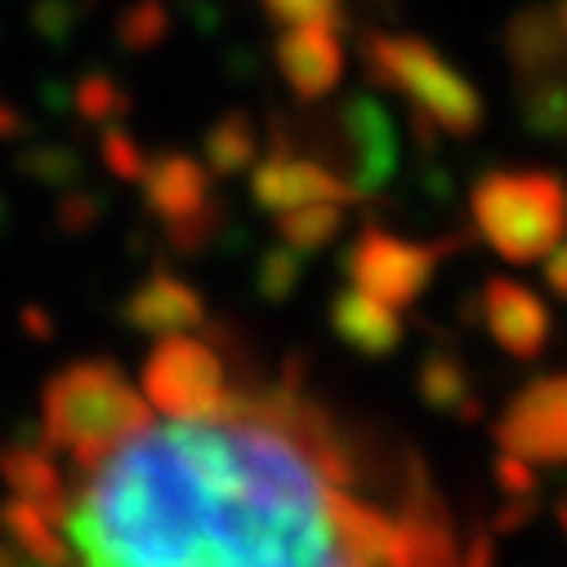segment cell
Segmentation results:
<instances>
[{
    "label": "cell",
    "mask_w": 567,
    "mask_h": 567,
    "mask_svg": "<svg viewBox=\"0 0 567 567\" xmlns=\"http://www.w3.org/2000/svg\"><path fill=\"white\" fill-rule=\"evenodd\" d=\"M85 567H461L465 545L430 478L393 509L331 483L241 389L219 415L134 434L63 514Z\"/></svg>",
    "instance_id": "obj_1"
},
{
    "label": "cell",
    "mask_w": 567,
    "mask_h": 567,
    "mask_svg": "<svg viewBox=\"0 0 567 567\" xmlns=\"http://www.w3.org/2000/svg\"><path fill=\"white\" fill-rule=\"evenodd\" d=\"M153 424V406L134 393L116 362H72L41 393V443L68 452L76 474L99 470L121 443Z\"/></svg>",
    "instance_id": "obj_2"
},
{
    "label": "cell",
    "mask_w": 567,
    "mask_h": 567,
    "mask_svg": "<svg viewBox=\"0 0 567 567\" xmlns=\"http://www.w3.org/2000/svg\"><path fill=\"white\" fill-rule=\"evenodd\" d=\"M470 210L474 228L509 264H540L567 237V184L554 171H487Z\"/></svg>",
    "instance_id": "obj_3"
},
{
    "label": "cell",
    "mask_w": 567,
    "mask_h": 567,
    "mask_svg": "<svg viewBox=\"0 0 567 567\" xmlns=\"http://www.w3.org/2000/svg\"><path fill=\"white\" fill-rule=\"evenodd\" d=\"M362 63L375 85L398 90L420 112V130H443L456 138L478 134V125H483L478 90L430 41L371 32L362 41Z\"/></svg>",
    "instance_id": "obj_4"
},
{
    "label": "cell",
    "mask_w": 567,
    "mask_h": 567,
    "mask_svg": "<svg viewBox=\"0 0 567 567\" xmlns=\"http://www.w3.org/2000/svg\"><path fill=\"white\" fill-rule=\"evenodd\" d=\"M318 138L322 148L331 153V171L349 179L353 197H375L393 184L398 175V162H402V148H398V125L389 116V107L358 90L349 94L322 125H318Z\"/></svg>",
    "instance_id": "obj_5"
},
{
    "label": "cell",
    "mask_w": 567,
    "mask_h": 567,
    "mask_svg": "<svg viewBox=\"0 0 567 567\" xmlns=\"http://www.w3.org/2000/svg\"><path fill=\"white\" fill-rule=\"evenodd\" d=\"M144 393L148 406L166 411L171 420L219 415L228 402V358L215 340L193 336H162L144 362Z\"/></svg>",
    "instance_id": "obj_6"
},
{
    "label": "cell",
    "mask_w": 567,
    "mask_h": 567,
    "mask_svg": "<svg viewBox=\"0 0 567 567\" xmlns=\"http://www.w3.org/2000/svg\"><path fill=\"white\" fill-rule=\"evenodd\" d=\"M144 202L166 224V241L179 255H202L224 228V206L210 188V171L188 153H157L144 162Z\"/></svg>",
    "instance_id": "obj_7"
},
{
    "label": "cell",
    "mask_w": 567,
    "mask_h": 567,
    "mask_svg": "<svg viewBox=\"0 0 567 567\" xmlns=\"http://www.w3.org/2000/svg\"><path fill=\"white\" fill-rule=\"evenodd\" d=\"M461 246L452 237L443 241H406V237H393L389 228L380 224H367L358 233V241L349 246L344 255V272L353 281V291L389 305V309H406L424 296V287H430V277L439 268V259Z\"/></svg>",
    "instance_id": "obj_8"
},
{
    "label": "cell",
    "mask_w": 567,
    "mask_h": 567,
    "mask_svg": "<svg viewBox=\"0 0 567 567\" xmlns=\"http://www.w3.org/2000/svg\"><path fill=\"white\" fill-rule=\"evenodd\" d=\"M501 452L527 465H567V371L540 375L496 420Z\"/></svg>",
    "instance_id": "obj_9"
},
{
    "label": "cell",
    "mask_w": 567,
    "mask_h": 567,
    "mask_svg": "<svg viewBox=\"0 0 567 567\" xmlns=\"http://www.w3.org/2000/svg\"><path fill=\"white\" fill-rule=\"evenodd\" d=\"M250 197L259 210H296V206H313V202H336V206L358 202L344 175H336L327 162L300 157L287 134H277V148L250 171Z\"/></svg>",
    "instance_id": "obj_10"
},
{
    "label": "cell",
    "mask_w": 567,
    "mask_h": 567,
    "mask_svg": "<svg viewBox=\"0 0 567 567\" xmlns=\"http://www.w3.org/2000/svg\"><path fill=\"white\" fill-rule=\"evenodd\" d=\"M478 305H483V327H487V336H492L509 358L536 362V358L549 349L554 318H549V309L540 305V296L527 291L523 281L492 277L487 287L478 291Z\"/></svg>",
    "instance_id": "obj_11"
},
{
    "label": "cell",
    "mask_w": 567,
    "mask_h": 567,
    "mask_svg": "<svg viewBox=\"0 0 567 567\" xmlns=\"http://www.w3.org/2000/svg\"><path fill=\"white\" fill-rule=\"evenodd\" d=\"M277 68L287 76V85L296 90V99H305V103L327 99L344 76L340 28H327V23L287 28L277 41Z\"/></svg>",
    "instance_id": "obj_12"
},
{
    "label": "cell",
    "mask_w": 567,
    "mask_h": 567,
    "mask_svg": "<svg viewBox=\"0 0 567 567\" xmlns=\"http://www.w3.org/2000/svg\"><path fill=\"white\" fill-rule=\"evenodd\" d=\"M121 318L144 336H179V331H193L206 322V300L179 272L157 268L130 291Z\"/></svg>",
    "instance_id": "obj_13"
},
{
    "label": "cell",
    "mask_w": 567,
    "mask_h": 567,
    "mask_svg": "<svg viewBox=\"0 0 567 567\" xmlns=\"http://www.w3.org/2000/svg\"><path fill=\"white\" fill-rule=\"evenodd\" d=\"M505 54H509L518 85L567 76V28L558 10H545V6L518 10L505 28Z\"/></svg>",
    "instance_id": "obj_14"
},
{
    "label": "cell",
    "mask_w": 567,
    "mask_h": 567,
    "mask_svg": "<svg viewBox=\"0 0 567 567\" xmlns=\"http://www.w3.org/2000/svg\"><path fill=\"white\" fill-rule=\"evenodd\" d=\"M0 478H6V487L19 501L45 509L50 518H63L68 514V483H63V474L54 465V452L41 439L37 443L14 439V443L0 447Z\"/></svg>",
    "instance_id": "obj_15"
},
{
    "label": "cell",
    "mask_w": 567,
    "mask_h": 567,
    "mask_svg": "<svg viewBox=\"0 0 567 567\" xmlns=\"http://www.w3.org/2000/svg\"><path fill=\"white\" fill-rule=\"evenodd\" d=\"M331 331H336V340H344L353 353H362V358H389L398 344H402V322H398V313L389 309V305H380V300H371V296H362V291H340L336 300H331Z\"/></svg>",
    "instance_id": "obj_16"
},
{
    "label": "cell",
    "mask_w": 567,
    "mask_h": 567,
    "mask_svg": "<svg viewBox=\"0 0 567 567\" xmlns=\"http://www.w3.org/2000/svg\"><path fill=\"white\" fill-rule=\"evenodd\" d=\"M0 532H6V545L28 563V567H68L72 554L59 536V518H50L45 509L10 496L0 505Z\"/></svg>",
    "instance_id": "obj_17"
},
{
    "label": "cell",
    "mask_w": 567,
    "mask_h": 567,
    "mask_svg": "<svg viewBox=\"0 0 567 567\" xmlns=\"http://www.w3.org/2000/svg\"><path fill=\"white\" fill-rule=\"evenodd\" d=\"M415 389H420L424 402H430L434 411H443V415H456V420H478V415H483L478 389H474L465 362H461L452 349L424 353V362H420V371H415Z\"/></svg>",
    "instance_id": "obj_18"
},
{
    "label": "cell",
    "mask_w": 567,
    "mask_h": 567,
    "mask_svg": "<svg viewBox=\"0 0 567 567\" xmlns=\"http://www.w3.org/2000/svg\"><path fill=\"white\" fill-rule=\"evenodd\" d=\"M259 153V138H255V125L246 112H224L210 130H206V144H202V157H206V171L219 175V179H233L241 175Z\"/></svg>",
    "instance_id": "obj_19"
},
{
    "label": "cell",
    "mask_w": 567,
    "mask_h": 567,
    "mask_svg": "<svg viewBox=\"0 0 567 567\" xmlns=\"http://www.w3.org/2000/svg\"><path fill=\"white\" fill-rule=\"evenodd\" d=\"M344 228V210L336 202H313V206H296V210H277V237L287 241L296 255H313L322 246H331Z\"/></svg>",
    "instance_id": "obj_20"
},
{
    "label": "cell",
    "mask_w": 567,
    "mask_h": 567,
    "mask_svg": "<svg viewBox=\"0 0 567 567\" xmlns=\"http://www.w3.org/2000/svg\"><path fill=\"white\" fill-rule=\"evenodd\" d=\"M518 112L536 138H567V76L518 85Z\"/></svg>",
    "instance_id": "obj_21"
},
{
    "label": "cell",
    "mask_w": 567,
    "mask_h": 567,
    "mask_svg": "<svg viewBox=\"0 0 567 567\" xmlns=\"http://www.w3.org/2000/svg\"><path fill=\"white\" fill-rule=\"evenodd\" d=\"M300 281H305V255H296L291 246L268 250V255L259 259V268H255V291H259L264 300H272V305H281L287 296H296Z\"/></svg>",
    "instance_id": "obj_22"
},
{
    "label": "cell",
    "mask_w": 567,
    "mask_h": 567,
    "mask_svg": "<svg viewBox=\"0 0 567 567\" xmlns=\"http://www.w3.org/2000/svg\"><path fill=\"white\" fill-rule=\"evenodd\" d=\"M166 28H171V14L162 0H134V6L116 19V41L125 50H153L166 41Z\"/></svg>",
    "instance_id": "obj_23"
},
{
    "label": "cell",
    "mask_w": 567,
    "mask_h": 567,
    "mask_svg": "<svg viewBox=\"0 0 567 567\" xmlns=\"http://www.w3.org/2000/svg\"><path fill=\"white\" fill-rule=\"evenodd\" d=\"M125 107H130V94H125L112 76L94 72V76L76 81V112H81L85 121H94V125H112V121L125 116Z\"/></svg>",
    "instance_id": "obj_24"
},
{
    "label": "cell",
    "mask_w": 567,
    "mask_h": 567,
    "mask_svg": "<svg viewBox=\"0 0 567 567\" xmlns=\"http://www.w3.org/2000/svg\"><path fill=\"white\" fill-rule=\"evenodd\" d=\"M19 166L41 188H76L81 184V162L68 148H32V153H23Z\"/></svg>",
    "instance_id": "obj_25"
},
{
    "label": "cell",
    "mask_w": 567,
    "mask_h": 567,
    "mask_svg": "<svg viewBox=\"0 0 567 567\" xmlns=\"http://www.w3.org/2000/svg\"><path fill=\"white\" fill-rule=\"evenodd\" d=\"M99 153H103V166L116 175V179H138V175H144V148H138V138L125 130V125H103V138H99Z\"/></svg>",
    "instance_id": "obj_26"
},
{
    "label": "cell",
    "mask_w": 567,
    "mask_h": 567,
    "mask_svg": "<svg viewBox=\"0 0 567 567\" xmlns=\"http://www.w3.org/2000/svg\"><path fill=\"white\" fill-rule=\"evenodd\" d=\"M264 10H268L277 23H287V28H305V23L344 28L340 0H264Z\"/></svg>",
    "instance_id": "obj_27"
},
{
    "label": "cell",
    "mask_w": 567,
    "mask_h": 567,
    "mask_svg": "<svg viewBox=\"0 0 567 567\" xmlns=\"http://www.w3.org/2000/svg\"><path fill=\"white\" fill-rule=\"evenodd\" d=\"M59 224H63V233H85V228H94V224H99V202H94V193H85L81 184H76V188H63V197H59Z\"/></svg>",
    "instance_id": "obj_28"
},
{
    "label": "cell",
    "mask_w": 567,
    "mask_h": 567,
    "mask_svg": "<svg viewBox=\"0 0 567 567\" xmlns=\"http://www.w3.org/2000/svg\"><path fill=\"white\" fill-rule=\"evenodd\" d=\"M496 483H501V492H505L509 501H527V496L536 492L532 465L518 461V456H509V452H501V461H496Z\"/></svg>",
    "instance_id": "obj_29"
},
{
    "label": "cell",
    "mask_w": 567,
    "mask_h": 567,
    "mask_svg": "<svg viewBox=\"0 0 567 567\" xmlns=\"http://www.w3.org/2000/svg\"><path fill=\"white\" fill-rule=\"evenodd\" d=\"M37 28H41L50 41H63L68 28H72V10L63 6V0H41V6H37Z\"/></svg>",
    "instance_id": "obj_30"
},
{
    "label": "cell",
    "mask_w": 567,
    "mask_h": 567,
    "mask_svg": "<svg viewBox=\"0 0 567 567\" xmlns=\"http://www.w3.org/2000/svg\"><path fill=\"white\" fill-rule=\"evenodd\" d=\"M545 287L567 300V241H558V246L545 255Z\"/></svg>",
    "instance_id": "obj_31"
},
{
    "label": "cell",
    "mask_w": 567,
    "mask_h": 567,
    "mask_svg": "<svg viewBox=\"0 0 567 567\" xmlns=\"http://www.w3.org/2000/svg\"><path fill=\"white\" fill-rule=\"evenodd\" d=\"M19 134H23V112L0 99V138H19Z\"/></svg>",
    "instance_id": "obj_32"
},
{
    "label": "cell",
    "mask_w": 567,
    "mask_h": 567,
    "mask_svg": "<svg viewBox=\"0 0 567 567\" xmlns=\"http://www.w3.org/2000/svg\"><path fill=\"white\" fill-rule=\"evenodd\" d=\"M0 567H28V563H23V558H19V554H14L6 540H0Z\"/></svg>",
    "instance_id": "obj_33"
},
{
    "label": "cell",
    "mask_w": 567,
    "mask_h": 567,
    "mask_svg": "<svg viewBox=\"0 0 567 567\" xmlns=\"http://www.w3.org/2000/svg\"><path fill=\"white\" fill-rule=\"evenodd\" d=\"M6 224H10V202L0 197V233H6Z\"/></svg>",
    "instance_id": "obj_34"
},
{
    "label": "cell",
    "mask_w": 567,
    "mask_h": 567,
    "mask_svg": "<svg viewBox=\"0 0 567 567\" xmlns=\"http://www.w3.org/2000/svg\"><path fill=\"white\" fill-rule=\"evenodd\" d=\"M558 523H563V532H567V496L558 501Z\"/></svg>",
    "instance_id": "obj_35"
},
{
    "label": "cell",
    "mask_w": 567,
    "mask_h": 567,
    "mask_svg": "<svg viewBox=\"0 0 567 567\" xmlns=\"http://www.w3.org/2000/svg\"><path fill=\"white\" fill-rule=\"evenodd\" d=\"M558 19H563V28H567V0H558Z\"/></svg>",
    "instance_id": "obj_36"
}]
</instances>
